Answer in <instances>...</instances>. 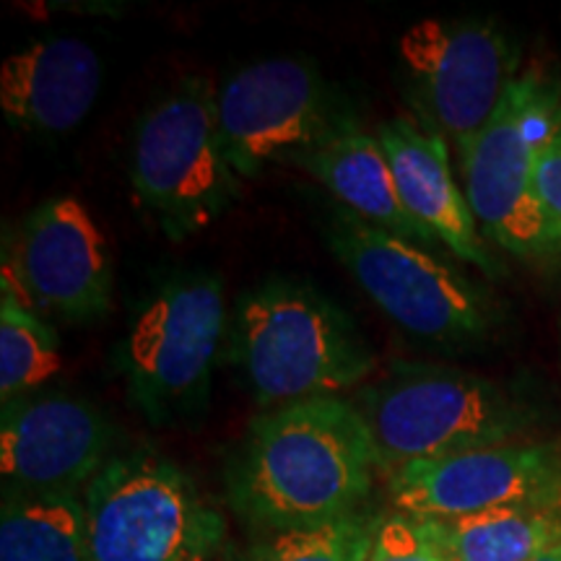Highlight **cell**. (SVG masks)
I'll list each match as a JSON object with an SVG mask.
<instances>
[{"mask_svg":"<svg viewBox=\"0 0 561 561\" xmlns=\"http://www.w3.org/2000/svg\"><path fill=\"white\" fill-rule=\"evenodd\" d=\"M530 561H561V541L549 546V549L541 551L536 559H530Z\"/></svg>","mask_w":561,"mask_h":561,"instance_id":"obj_23","label":"cell"},{"mask_svg":"<svg viewBox=\"0 0 561 561\" xmlns=\"http://www.w3.org/2000/svg\"><path fill=\"white\" fill-rule=\"evenodd\" d=\"M331 191L343 208L385 231L419 244H434L424 229L413 221L398 193L396 174L375 133L351 123L331 140L314 146L294 159Z\"/></svg>","mask_w":561,"mask_h":561,"instance_id":"obj_16","label":"cell"},{"mask_svg":"<svg viewBox=\"0 0 561 561\" xmlns=\"http://www.w3.org/2000/svg\"><path fill=\"white\" fill-rule=\"evenodd\" d=\"M559 486L557 453L517 439L419 460L388 476L392 510L419 520H455L515 504H553Z\"/></svg>","mask_w":561,"mask_h":561,"instance_id":"obj_12","label":"cell"},{"mask_svg":"<svg viewBox=\"0 0 561 561\" xmlns=\"http://www.w3.org/2000/svg\"><path fill=\"white\" fill-rule=\"evenodd\" d=\"M380 471L367 421L343 396L263 411L231 450L229 507L252 530L333 523L364 510Z\"/></svg>","mask_w":561,"mask_h":561,"instance_id":"obj_1","label":"cell"},{"mask_svg":"<svg viewBox=\"0 0 561 561\" xmlns=\"http://www.w3.org/2000/svg\"><path fill=\"white\" fill-rule=\"evenodd\" d=\"M227 331V297L216 273L180 271L161 280L140 301L117 346L133 409L159 426L206 411Z\"/></svg>","mask_w":561,"mask_h":561,"instance_id":"obj_5","label":"cell"},{"mask_svg":"<svg viewBox=\"0 0 561 561\" xmlns=\"http://www.w3.org/2000/svg\"><path fill=\"white\" fill-rule=\"evenodd\" d=\"M0 561H91L83 496L3 489Z\"/></svg>","mask_w":561,"mask_h":561,"instance_id":"obj_17","label":"cell"},{"mask_svg":"<svg viewBox=\"0 0 561 561\" xmlns=\"http://www.w3.org/2000/svg\"><path fill=\"white\" fill-rule=\"evenodd\" d=\"M367 561H450L430 528L419 517L390 512L377 530Z\"/></svg>","mask_w":561,"mask_h":561,"instance_id":"obj_21","label":"cell"},{"mask_svg":"<svg viewBox=\"0 0 561 561\" xmlns=\"http://www.w3.org/2000/svg\"><path fill=\"white\" fill-rule=\"evenodd\" d=\"M536 198L551 229L557 252H561V107L553 117L541 153H538Z\"/></svg>","mask_w":561,"mask_h":561,"instance_id":"obj_22","label":"cell"},{"mask_svg":"<svg viewBox=\"0 0 561 561\" xmlns=\"http://www.w3.org/2000/svg\"><path fill=\"white\" fill-rule=\"evenodd\" d=\"M91 561H216L224 512L151 447L117 453L83 489Z\"/></svg>","mask_w":561,"mask_h":561,"instance_id":"obj_4","label":"cell"},{"mask_svg":"<svg viewBox=\"0 0 561 561\" xmlns=\"http://www.w3.org/2000/svg\"><path fill=\"white\" fill-rule=\"evenodd\" d=\"M385 515L354 512L312 528L261 533L229 561H367Z\"/></svg>","mask_w":561,"mask_h":561,"instance_id":"obj_20","label":"cell"},{"mask_svg":"<svg viewBox=\"0 0 561 561\" xmlns=\"http://www.w3.org/2000/svg\"><path fill=\"white\" fill-rule=\"evenodd\" d=\"M559 107V83L551 76L538 70L520 73L460 159L466 198L481 234L512 255L543 257L557 252L536 198V167Z\"/></svg>","mask_w":561,"mask_h":561,"instance_id":"obj_9","label":"cell"},{"mask_svg":"<svg viewBox=\"0 0 561 561\" xmlns=\"http://www.w3.org/2000/svg\"><path fill=\"white\" fill-rule=\"evenodd\" d=\"M115 455L112 421L79 396L34 392L0 411L3 489L83 494Z\"/></svg>","mask_w":561,"mask_h":561,"instance_id":"obj_13","label":"cell"},{"mask_svg":"<svg viewBox=\"0 0 561 561\" xmlns=\"http://www.w3.org/2000/svg\"><path fill=\"white\" fill-rule=\"evenodd\" d=\"M224 149L242 180L294 161L356 123L339 94L305 58L250 62L216 89Z\"/></svg>","mask_w":561,"mask_h":561,"instance_id":"obj_10","label":"cell"},{"mask_svg":"<svg viewBox=\"0 0 561 561\" xmlns=\"http://www.w3.org/2000/svg\"><path fill=\"white\" fill-rule=\"evenodd\" d=\"M3 294L39 318L100 320L110 310L112 265L100 224L81 201L39 203L3 242Z\"/></svg>","mask_w":561,"mask_h":561,"instance_id":"obj_11","label":"cell"},{"mask_svg":"<svg viewBox=\"0 0 561 561\" xmlns=\"http://www.w3.org/2000/svg\"><path fill=\"white\" fill-rule=\"evenodd\" d=\"M426 523L450 561H530L561 541L557 504H515Z\"/></svg>","mask_w":561,"mask_h":561,"instance_id":"obj_18","label":"cell"},{"mask_svg":"<svg viewBox=\"0 0 561 561\" xmlns=\"http://www.w3.org/2000/svg\"><path fill=\"white\" fill-rule=\"evenodd\" d=\"M62 367L55 328L13 297H0V403L34 396Z\"/></svg>","mask_w":561,"mask_h":561,"instance_id":"obj_19","label":"cell"},{"mask_svg":"<svg viewBox=\"0 0 561 561\" xmlns=\"http://www.w3.org/2000/svg\"><path fill=\"white\" fill-rule=\"evenodd\" d=\"M553 504H557V510H559V515H561V486L557 491V502H553Z\"/></svg>","mask_w":561,"mask_h":561,"instance_id":"obj_24","label":"cell"},{"mask_svg":"<svg viewBox=\"0 0 561 561\" xmlns=\"http://www.w3.org/2000/svg\"><path fill=\"white\" fill-rule=\"evenodd\" d=\"M325 240L364 294L413 339L455 346L489 331L486 299L424 244L375 227L346 208L328 221Z\"/></svg>","mask_w":561,"mask_h":561,"instance_id":"obj_8","label":"cell"},{"mask_svg":"<svg viewBox=\"0 0 561 561\" xmlns=\"http://www.w3.org/2000/svg\"><path fill=\"white\" fill-rule=\"evenodd\" d=\"M229 362L265 411L341 396L377 369V354L354 318L299 280L252 286L229 314Z\"/></svg>","mask_w":561,"mask_h":561,"instance_id":"obj_2","label":"cell"},{"mask_svg":"<svg viewBox=\"0 0 561 561\" xmlns=\"http://www.w3.org/2000/svg\"><path fill=\"white\" fill-rule=\"evenodd\" d=\"M398 76L413 117L468 153L517 73L515 42L486 19H424L401 34Z\"/></svg>","mask_w":561,"mask_h":561,"instance_id":"obj_7","label":"cell"},{"mask_svg":"<svg viewBox=\"0 0 561 561\" xmlns=\"http://www.w3.org/2000/svg\"><path fill=\"white\" fill-rule=\"evenodd\" d=\"M351 401L388 476L419 460L515 442L530 424L528 409L500 385L450 367L398 364Z\"/></svg>","mask_w":561,"mask_h":561,"instance_id":"obj_3","label":"cell"},{"mask_svg":"<svg viewBox=\"0 0 561 561\" xmlns=\"http://www.w3.org/2000/svg\"><path fill=\"white\" fill-rule=\"evenodd\" d=\"M100 55L76 37L37 39L0 66V110L5 123L39 136L79 128L100 100Z\"/></svg>","mask_w":561,"mask_h":561,"instance_id":"obj_15","label":"cell"},{"mask_svg":"<svg viewBox=\"0 0 561 561\" xmlns=\"http://www.w3.org/2000/svg\"><path fill=\"white\" fill-rule=\"evenodd\" d=\"M388 153L398 193L413 221L460 261L494 273L483 234L450 167V146L416 117H392L375 130Z\"/></svg>","mask_w":561,"mask_h":561,"instance_id":"obj_14","label":"cell"},{"mask_svg":"<svg viewBox=\"0 0 561 561\" xmlns=\"http://www.w3.org/2000/svg\"><path fill=\"white\" fill-rule=\"evenodd\" d=\"M130 182L172 242L210 227L240 198L242 178L224 149L214 81L187 76L146 110L133 138Z\"/></svg>","mask_w":561,"mask_h":561,"instance_id":"obj_6","label":"cell"}]
</instances>
